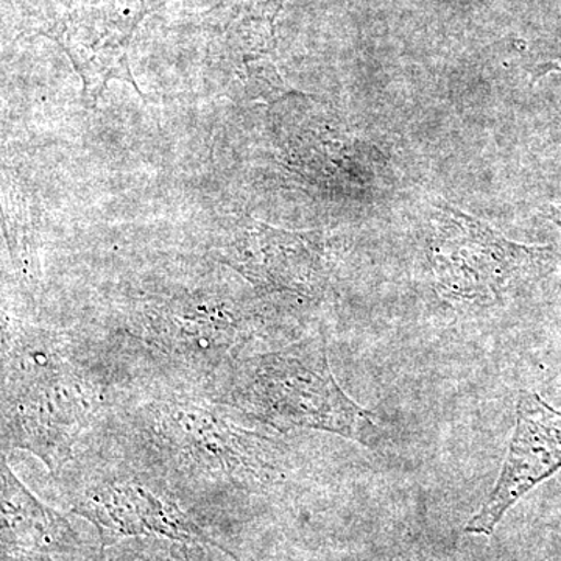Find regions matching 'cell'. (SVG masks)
<instances>
[{
	"instance_id": "cell-9",
	"label": "cell",
	"mask_w": 561,
	"mask_h": 561,
	"mask_svg": "<svg viewBox=\"0 0 561 561\" xmlns=\"http://www.w3.org/2000/svg\"><path fill=\"white\" fill-rule=\"evenodd\" d=\"M3 232L18 279L33 295L41 279L38 220L21 195L11 197L10 194L9 206L3 213Z\"/></svg>"
},
{
	"instance_id": "cell-11",
	"label": "cell",
	"mask_w": 561,
	"mask_h": 561,
	"mask_svg": "<svg viewBox=\"0 0 561 561\" xmlns=\"http://www.w3.org/2000/svg\"><path fill=\"white\" fill-rule=\"evenodd\" d=\"M553 220H556V221H557V224H559V225H560V227H561V219H560V217H553Z\"/></svg>"
},
{
	"instance_id": "cell-6",
	"label": "cell",
	"mask_w": 561,
	"mask_h": 561,
	"mask_svg": "<svg viewBox=\"0 0 561 561\" xmlns=\"http://www.w3.org/2000/svg\"><path fill=\"white\" fill-rule=\"evenodd\" d=\"M213 254L264 294L312 297L323 286V250L312 232L279 230L242 217L214 243Z\"/></svg>"
},
{
	"instance_id": "cell-2",
	"label": "cell",
	"mask_w": 561,
	"mask_h": 561,
	"mask_svg": "<svg viewBox=\"0 0 561 561\" xmlns=\"http://www.w3.org/2000/svg\"><path fill=\"white\" fill-rule=\"evenodd\" d=\"M114 405L113 387L80 339L3 321V453H32L57 478Z\"/></svg>"
},
{
	"instance_id": "cell-3",
	"label": "cell",
	"mask_w": 561,
	"mask_h": 561,
	"mask_svg": "<svg viewBox=\"0 0 561 561\" xmlns=\"http://www.w3.org/2000/svg\"><path fill=\"white\" fill-rule=\"evenodd\" d=\"M203 398L243 413L278 434L313 430L375 449L381 430L335 379L321 337L231 362Z\"/></svg>"
},
{
	"instance_id": "cell-4",
	"label": "cell",
	"mask_w": 561,
	"mask_h": 561,
	"mask_svg": "<svg viewBox=\"0 0 561 561\" xmlns=\"http://www.w3.org/2000/svg\"><path fill=\"white\" fill-rule=\"evenodd\" d=\"M57 481L62 483L70 512L94 526L103 551L140 538L214 546L239 561L171 491L87 443L80 442Z\"/></svg>"
},
{
	"instance_id": "cell-7",
	"label": "cell",
	"mask_w": 561,
	"mask_h": 561,
	"mask_svg": "<svg viewBox=\"0 0 561 561\" xmlns=\"http://www.w3.org/2000/svg\"><path fill=\"white\" fill-rule=\"evenodd\" d=\"M561 470V412L535 391L519 393L516 426L496 485L465 534L491 537L507 512Z\"/></svg>"
},
{
	"instance_id": "cell-1",
	"label": "cell",
	"mask_w": 561,
	"mask_h": 561,
	"mask_svg": "<svg viewBox=\"0 0 561 561\" xmlns=\"http://www.w3.org/2000/svg\"><path fill=\"white\" fill-rule=\"evenodd\" d=\"M264 424L203 397L149 398L110 409L83 443L130 465L186 504L264 496L286 482L284 443Z\"/></svg>"
},
{
	"instance_id": "cell-5",
	"label": "cell",
	"mask_w": 561,
	"mask_h": 561,
	"mask_svg": "<svg viewBox=\"0 0 561 561\" xmlns=\"http://www.w3.org/2000/svg\"><path fill=\"white\" fill-rule=\"evenodd\" d=\"M432 228L430 256L435 289L454 305L486 306L507 300L556 268L552 247L513 242L446 201L435 203Z\"/></svg>"
},
{
	"instance_id": "cell-10",
	"label": "cell",
	"mask_w": 561,
	"mask_h": 561,
	"mask_svg": "<svg viewBox=\"0 0 561 561\" xmlns=\"http://www.w3.org/2000/svg\"><path fill=\"white\" fill-rule=\"evenodd\" d=\"M92 561H124V560H121L119 557L114 556V553H111L110 549H105V551H103L101 553V556L98 557V559H94ZM135 561H138V560L135 559Z\"/></svg>"
},
{
	"instance_id": "cell-8",
	"label": "cell",
	"mask_w": 561,
	"mask_h": 561,
	"mask_svg": "<svg viewBox=\"0 0 561 561\" xmlns=\"http://www.w3.org/2000/svg\"><path fill=\"white\" fill-rule=\"evenodd\" d=\"M102 552L33 494L2 453V561H92Z\"/></svg>"
}]
</instances>
